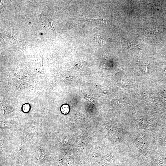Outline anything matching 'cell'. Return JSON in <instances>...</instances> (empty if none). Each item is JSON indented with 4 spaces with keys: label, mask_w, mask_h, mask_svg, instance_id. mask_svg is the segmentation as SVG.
Returning <instances> with one entry per match:
<instances>
[{
    "label": "cell",
    "mask_w": 166,
    "mask_h": 166,
    "mask_svg": "<svg viewBox=\"0 0 166 166\" xmlns=\"http://www.w3.org/2000/svg\"><path fill=\"white\" fill-rule=\"evenodd\" d=\"M84 20L91 22H93L98 24L102 25H107V21L104 18L99 19H87Z\"/></svg>",
    "instance_id": "1"
},
{
    "label": "cell",
    "mask_w": 166,
    "mask_h": 166,
    "mask_svg": "<svg viewBox=\"0 0 166 166\" xmlns=\"http://www.w3.org/2000/svg\"><path fill=\"white\" fill-rule=\"evenodd\" d=\"M60 110L61 113L64 115H66L70 111V107L68 104H64L61 106Z\"/></svg>",
    "instance_id": "2"
},
{
    "label": "cell",
    "mask_w": 166,
    "mask_h": 166,
    "mask_svg": "<svg viewBox=\"0 0 166 166\" xmlns=\"http://www.w3.org/2000/svg\"><path fill=\"white\" fill-rule=\"evenodd\" d=\"M31 109L30 104L28 103L24 104L22 107V110L24 113H27L29 112Z\"/></svg>",
    "instance_id": "3"
},
{
    "label": "cell",
    "mask_w": 166,
    "mask_h": 166,
    "mask_svg": "<svg viewBox=\"0 0 166 166\" xmlns=\"http://www.w3.org/2000/svg\"><path fill=\"white\" fill-rule=\"evenodd\" d=\"M94 38L95 41L99 44L103 46L105 44V42L100 36L96 35L94 37Z\"/></svg>",
    "instance_id": "4"
}]
</instances>
